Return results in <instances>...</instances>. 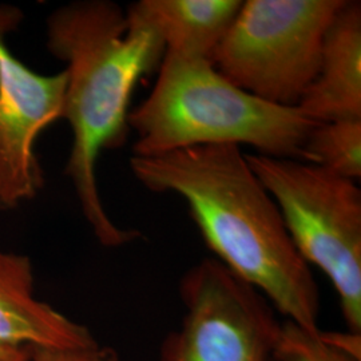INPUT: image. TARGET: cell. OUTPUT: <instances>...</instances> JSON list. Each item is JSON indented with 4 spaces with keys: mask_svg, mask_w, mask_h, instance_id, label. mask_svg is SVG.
<instances>
[{
    "mask_svg": "<svg viewBox=\"0 0 361 361\" xmlns=\"http://www.w3.org/2000/svg\"><path fill=\"white\" fill-rule=\"evenodd\" d=\"M130 168L147 190L180 195L213 258L255 286L285 322L320 331V293L312 269L240 146L133 155Z\"/></svg>",
    "mask_w": 361,
    "mask_h": 361,
    "instance_id": "1",
    "label": "cell"
},
{
    "mask_svg": "<svg viewBox=\"0 0 361 361\" xmlns=\"http://www.w3.org/2000/svg\"><path fill=\"white\" fill-rule=\"evenodd\" d=\"M47 44L66 63L63 118L73 131L66 174L80 210L102 245L133 243L141 234L116 226L104 210L97 165L104 150L126 141L133 92L158 70L165 46L154 31L106 0L75 1L54 11Z\"/></svg>",
    "mask_w": 361,
    "mask_h": 361,
    "instance_id": "2",
    "label": "cell"
},
{
    "mask_svg": "<svg viewBox=\"0 0 361 361\" xmlns=\"http://www.w3.org/2000/svg\"><path fill=\"white\" fill-rule=\"evenodd\" d=\"M134 155L165 154L204 145H249L257 154L308 162L305 143L317 125L297 107L265 102L222 77L210 59L165 54L154 87L131 110Z\"/></svg>",
    "mask_w": 361,
    "mask_h": 361,
    "instance_id": "3",
    "label": "cell"
},
{
    "mask_svg": "<svg viewBox=\"0 0 361 361\" xmlns=\"http://www.w3.org/2000/svg\"><path fill=\"white\" fill-rule=\"evenodd\" d=\"M308 265L337 292L348 332L361 334V190L322 165L245 154Z\"/></svg>",
    "mask_w": 361,
    "mask_h": 361,
    "instance_id": "4",
    "label": "cell"
},
{
    "mask_svg": "<svg viewBox=\"0 0 361 361\" xmlns=\"http://www.w3.org/2000/svg\"><path fill=\"white\" fill-rule=\"evenodd\" d=\"M344 0H246L212 55L222 77L259 99L297 107L316 77Z\"/></svg>",
    "mask_w": 361,
    "mask_h": 361,
    "instance_id": "5",
    "label": "cell"
},
{
    "mask_svg": "<svg viewBox=\"0 0 361 361\" xmlns=\"http://www.w3.org/2000/svg\"><path fill=\"white\" fill-rule=\"evenodd\" d=\"M180 326L159 361H274L283 323L268 298L216 258L201 259L180 283Z\"/></svg>",
    "mask_w": 361,
    "mask_h": 361,
    "instance_id": "6",
    "label": "cell"
},
{
    "mask_svg": "<svg viewBox=\"0 0 361 361\" xmlns=\"http://www.w3.org/2000/svg\"><path fill=\"white\" fill-rule=\"evenodd\" d=\"M19 20V11L0 8V210H13L43 188L35 146L65 110V71L42 75L7 47L4 35Z\"/></svg>",
    "mask_w": 361,
    "mask_h": 361,
    "instance_id": "7",
    "label": "cell"
},
{
    "mask_svg": "<svg viewBox=\"0 0 361 361\" xmlns=\"http://www.w3.org/2000/svg\"><path fill=\"white\" fill-rule=\"evenodd\" d=\"M0 343L13 348L79 349L95 345L90 331L34 293L28 258L0 249Z\"/></svg>",
    "mask_w": 361,
    "mask_h": 361,
    "instance_id": "8",
    "label": "cell"
},
{
    "mask_svg": "<svg viewBox=\"0 0 361 361\" xmlns=\"http://www.w3.org/2000/svg\"><path fill=\"white\" fill-rule=\"evenodd\" d=\"M297 109L316 123L361 119V3L344 0L324 38L316 77Z\"/></svg>",
    "mask_w": 361,
    "mask_h": 361,
    "instance_id": "9",
    "label": "cell"
},
{
    "mask_svg": "<svg viewBox=\"0 0 361 361\" xmlns=\"http://www.w3.org/2000/svg\"><path fill=\"white\" fill-rule=\"evenodd\" d=\"M241 4L240 0H140L126 13L154 31L165 54L212 61Z\"/></svg>",
    "mask_w": 361,
    "mask_h": 361,
    "instance_id": "10",
    "label": "cell"
},
{
    "mask_svg": "<svg viewBox=\"0 0 361 361\" xmlns=\"http://www.w3.org/2000/svg\"><path fill=\"white\" fill-rule=\"evenodd\" d=\"M308 162L347 180L361 177V119L317 123L305 143Z\"/></svg>",
    "mask_w": 361,
    "mask_h": 361,
    "instance_id": "11",
    "label": "cell"
},
{
    "mask_svg": "<svg viewBox=\"0 0 361 361\" xmlns=\"http://www.w3.org/2000/svg\"><path fill=\"white\" fill-rule=\"evenodd\" d=\"M361 336L308 332L284 322L274 361H361Z\"/></svg>",
    "mask_w": 361,
    "mask_h": 361,
    "instance_id": "12",
    "label": "cell"
},
{
    "mask_svg": "<svg viewBox=\"0 0 361 361\" xmlns=\"http://www.w3.org/2000/svg\"><path fill=\"white\" fill-rule=\"evenodd\" d=\"M30 361H119L116 350L101 347L98 343L87 348L34 349Z\"/></svg>",
    "mask_w": 361,
    "mask_h": 361,
    "instance_id": "13",
    "label": "cell"
},
{
    "mask_svg": "<svg viewBox=\"0 0 361 361\" xmlns=\"http://www.w3.org/2000/svg\"><path fill=\"white\" fill-rule=\"evenodd\" d=\"M28 349L13 348L0 343V361H30Z\"/></svg>",
    "mask_w": 361,
    "mask_h": 361,
    "instance_id": "14",
    "label": "cell"
}]
</instances>
